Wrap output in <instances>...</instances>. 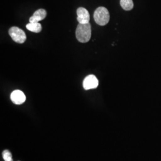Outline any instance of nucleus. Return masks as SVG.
I'll list each match as a JSON object with an SVG mask.
<instances>
[{
    "label": "nucleus",
    "instance_id": "nucleus-5",
    "mask_svg": "<svg viewBox=\"0 0 161 161\" xmlns=\"http://www.w3.org/2000/svg\"><path fill=\"white\" fill-rule=\"evenodd\" d=\"M77 20L80 24H86L89 23L90 14L86 8L84 7H80L77 9Z\"/></svg>",
    "mask_w": 161,
    "mask_h": 161
},
{
    "label": "nucleus",
    "instance_id": "nucleus-8",
    "mask_svg": "<svg viewBox=\"0 0 161 161\" xmlns=\"http://www.w3.org/2000/svg\"><path fill=\"white\" fill-rule=\"evenodd\" d=\"M26 27L29 31L35 33H39L42 30L41 25L39 23H29L26 25Z\"/></svg>",
    "mask_w": 161,
    "mask_h": 161
},
{
    "label": "nucleus",
    "instance_id": "nucleus-1",
    "mask_svg": "<svg viewBox=\"0 0 161 161\" xmlns=\"http://www.w3.org/2000/svg\"><path fill=\"white\" fill-rule=\"evenodd\" d=\"M92 36V27L90 23H79L76 29V37L78 41L82 43L88 42Z\"/></svg>",
    "mask_w": 161,
    "mask_h": 161
},
{
    "label": "nucleus",
    "instance_id": "nucleus-2",
    "mask_svg": "<svg viewBox=\"0 0 161 161\" xmlns=\"http://www.w3.org/2000/svg\"><path fill=\"white\" fill-rule=\"evenodd\" d=\"M94 19L100 26H104L109 22L110 14L108 9L104 7H99L94 13Z\"/></svg>",
    "mask_w": 161,
    "mask_h": 161
},
{
    "label": "nucleus",
    "instance_id": "nucleus-9",
    "mask_svg": "<svg viewBox=\"0 0 161 161\" xmlns=\"http://www.w3.org/2000/svg\"><path fill=\"white\" fill-rule=\"evenodd\" d=\"M120 4L122 8L126 11L131 10L134 7L132 0H121Z\"/></svg>",
    "mask_w": 161,
    "mask_h": 161
},
{
    "label": "nucleus",
    "instance_id": "nucleus-7",
    "mask_svg": "<svg viewBox=\"0 0 161 161\" xmlns=\"http://www.w3.org/2000/svg\"><path fill=\"white\" fill-rule=\"evenodd\" d=\"M47 16V12L44 9H39L35 12L34 14L30 17V23H39L41 20L44 19Z\"/></svg>",
    "mask_w": 161,
    "mask_h": 161
},
{
    "label": "nucleus",
    "instance_id": "nucleus-10",
    "mask_svg": "<svg viewBox=\"0 0 161 161\" xmlns=\"http://www.w3.org/2000/svg\"><path fill=\"white\" fill-rule=\"evenodd\" d=\"M3 157L5 161H13L12 153L10 152L9 150H4V152H3Z\"/></svg>",
    "mask_w": 161,
    "mask_h": 161
},
{
    "label": "nucleus",
    "instance_id": "nucleus-6",
    "mask_svg": "<svg viewBox=\"0 0 161 161\" xmlns=\"http://www.w3.org/2000/svg\"><path fill=\"white\" fill-rule=\"evenodd\" d=\"M12 102L16 104H21L26 100V96L25 94L20 90H14L12 92L10 96Z\"/></svg>",
    "mask_w": 161,
    "mask_h": 161
},
{
    "label": "nucleus",
    "instance_id": "nucleus-4",
    "mask_svg": "<svg viewBox=\"0 0 161 161\" xmlns=\"http://www.w3.org/2000/svg\"><path fill=\"white\" fill-rule=\"evenodd\" d=\"M98 86V80L94 75L87 76L83 81V87L86 90L96 88Z\"/></svg>",
    "mask_w": 161,
    "mask_h": 161
},
{
    "label": "nucleus",
    "instance_id": "nucleus-3",
    "mask_svg": "<svg viewBox=\"0 0 161 161\" xmlns=\"http://www.w3.org/2000/svg\"><path fill=\"white\" fill-rule=\"evenodd\" d=\"M8 34L12 40L19 44H23L26 40V35L25 32L16 26L12 27L9 29Z\"/></svg>",
    "mask_w": 161,
    "mask_h": 161
}]
</instances>
